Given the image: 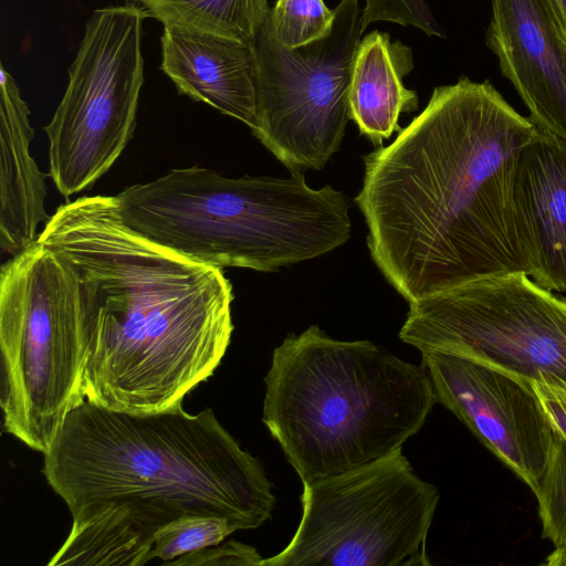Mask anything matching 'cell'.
<instances>
[{
  "label": "cell",
  "instance_id": "cell-1",
  "mask_svg": "<svg viewBox=\"0 0 566 566\" xmlns=\"http://www.w3.org/2000/svg\"><path fill=\"white\" fill-rule=\"evenodd\" d=\"M536 125L485 80L439 86L388 146L365 155L355 198L367 247L409 303L525 272L514 216L518 159Z\"/></svg>",
  "mask_w": 566,
  "mask_h": 566
},
{
  "label": "cell",
  "instance_id": "cell-2",
  "mask_svg": "<svg viewBox=\"0 0 566 566\" xmlns=\"http://www.w3.org/2000/svg\"><path fill=\"white\" fill-rule=\"evenodd\" d=\"M39 242L74 271L91 335L88 402L148 413L182 405L212 376L233 332L222 269L154 243L122 220L115 196L60 206Z\"/></svg>",
  "mask_w": 566,
  "mask_h": 566
},
{
  "label": "cell",
  "instance_id": "cell-3",
  "mask_svg": "<svg viewBox=\"0 0 566 566\" xmlns=\"http://www.w3.org/2000/svg\"><path fill=\"white\" fill-rule=\"evenodd\" d=\"M43 460L46 482L71 515L115 503L155 533L182 515L253 530L275 504L261 463L210 408L137 413L85 400L66 415Z\"/></svg>",
  "mask_w": 566,
  "mask_h": 566
},
{
  "label": "cell",
  "instance_id": "cell-4",
  "mask_svg": "<svg viewBox=\"0 0 566 566\" xmlns=\"http://www.w3.org/2000/svg\"><path fill=\"white\" fill-rule=\"evenodd\" d=\"M264 380L262 420L303 483L401 450L437 401L422 365L317 325L284 338Z\"/></svg>",
  "mask_w": 566,
  "mask_h": 566
},
{
  "label": "cell",
  "instance_id": "cell-5",
  "mask_svg": "<svg viewBox=\"0 0 566 566\" xmlns=\"http://www.w3.org/2000/svg\"><path fill=\"white\" fill-rule=\"evenodd\" d=\"M123 222L139 235L216 268L261 272L322 256L350 238L349 202L303 172L290 178H228L193 166L172 169L115 196Z\"/></svg>",
  "mask_w": 566,
  "mask_h": 566
},
{
  "label": "cell",
  "instance_id": "cell-6",
  "mask_svg": "<svg viewBox=\"0 0 566 566\" xmlns=\"http://www.w3.org/2000/svg\"><path fill=\"white\" fill-rule=\"evenodd\" d=\"M91 336L70 264L41 242L0 272V406L6 431L44 453L86 400Z\"/></svg>",
  "mask_w": 566,
  "mask_h": 566
},
{
  "label": "cell",
  "instance_id": "cell-7",
  "mask_svg": "<svg viewBox=\"0 0 566 566\" xmlns=\"http://www.w3.org/2000/svg\"><path fill=\"white\" fill-rule=\"evenodd\" d=\"M439 501L402 449L353 471L303 483L302 518L287 546L261 566H427Z\"/></svg>",
  "mask_w": 566,
  "mask_h": 566
},
{
  "label": "cell",
  "instance_id": "cell-8",
  "mask_svg": "<svg viewBox=\"0 0 566 566\" xmlns=\"http://www.w3.org/2000/svg\"><path fill=\"white\" fill-rule=\"evenodd\" d=\"M399 337L421 353L566 386V296L525 272L475 279L409 303Z\"/></svg>",
  "mask_w": 566,
  "mask_h": 566
},
{
  "label": "cell",
  "instance_id": "cell-9",
  "mask_svg": "<svg viewBox=\"0 0 566 566\" xmlns=\"http://www.w3.org/2000/svg\"><path fill=\"white\" fill-rule=\"evenodd\" d=\"M135 2L93 11L51 122L50 177L65 198L91 187L133 136L144 83L143 24Z\"/></svg>",
  "mask_w": 566,
  "mask_h": 566
},
{
  "label": "cell",
  "instance_id": "cell-10",
  "mask_svg": "<svg viewBox=\"0 0 566 566\" xmlns=\"http://www.w3.org/2000/svg\"><path fill=\"white\" fill-rule=\"evenodd\" d=\"M363 33L358 0H342L331 32L302 46L282 45L266 19L258 33L259 127L252 134L291 172L321 170L340 148Z\"/></svg>",
  "mask_w": 566,
  "mask_h": 566
},
{
  "label": "cell",
  "instance_id": "cell-11",
  "mask_svg": "<svg viewBox=\"0 0 566 566\" xmlns=\"http://www.w3.org/2000/svg\"><path fill=\"white\" fill-rule=\"evenodd\" d=\"M422 366L437 401L535 493L549 460L555 429L533 381L441 352L422 353Z\"/></svg>",
  "mask_w": 566,
  "mask_h": 566
},
{
  "label": "cell",
  "instance_id": "cell-12",
  "mask_svg": "<svg viewBox=\"0 0 566 566\" xmlns=\"http://www.w3.org/2000/svg\"><path fill=\"white\" fill-rule=\"evenodd\" d=\"M486 45L530 112L566 142V31L548 0H491Z\"/></svg>",
  "mask_w": 566,
  "mask_h": 566
},
{
  "label": "cell",
  "instance_id": "cell-13",
  "mask_svg": "<svg viewBox=\"0 0 566 566\" xmlns=\"http://www.w3.org/2000/svg\"><path fill=\"white\" fill-rule=\"evenodd\" d=\"M513 199L528 276L566 292V142L536 126L518 159Z\"/></svg>",
  "mask_w": 566,
  "mask_h": 566
},
{
  "label": "cell",
  "instance_id": "cell-14",
  "mask_svg": "<svg viewBox=\"0 0 566 566\" xmlns=\"http://www.w3.org/2000/svg\"><path fill=\"white\" fill-rule=\"evenodd\" d=\"M161 71L181 94L259 127L258 66L253 43L165 25Z\"/></svg>",
  "mask_w": 566,
  "mask_h": 566
},
{
  "label": "cell",
  "instance_id": "cell-15",
  "mask_svg": "<svg viewBox=\"0 0 566 566\" xmlns=\"http://www.w3.org/2000/svg\"><path fill=\"white\" fill-rule=\"evenodd\" d=\"M0 247L14 255L34 244L45 211V175L30 154V111L12 75L0 65Z\"/></svg>",
  "mask_w": 566,
  "mask_h": 566
},
{
  "label": "cell",
  "instance_id": "cell-16",
  "mask_svg": "<svg viewBox=\"0 0 566 566\" xmlns=\"http://www.w3.org/2000/svg\"><path fill=\"white\" fill-rule=\"evenodd\" d=\"M412 67L411 49L392 42L387 32L373 31L360 40L352 69L349 116L376 146L401 130V113L418 108L416 92L402 83Z\"/></svg>",
  "mask_w": 566,
  "mask_h": 566
},
{
  "label": "cell",
  "instance_id": "cell-17",
  "mask_svg": "<svg viewBox=\"0 0 566 566\" xmlns=\"http://www.w3.org/2000/svg\"><path fill=\"white\" fill-rule=\"evenodd\" d=\"M72 520L71 532L50 566H142L153 559L155 532L122 505L98 504L77 512Z\"/></svg>",
  "mask_w": 566,
  "mask_h": 566
},
{
  "label": "cell",
  "instance_id": "cell-18",
  "mask_svg": "<svg viewBox=\"0 0 566 566\" xmlns=\"http://www.w3.org/2000/svg\"><path fill=\"white\" fill-rule=\"evenodd\" d=\"M163 25L253 43L269 12L268 0H133Z\"/></svg>",
  "mask_w": 566,
  "mask_h": 566
},
{
  "label": "cell",
  "instance_id": "cell-19",
  "mask_svg": "<svg viewBox=\"0 0 566 566\" xmlns=\"http://www.w3.org/2000/svg\"><path fill=\"white\" fill-rule=\"evenodd\" d=\"M235 531L226 517L182 515L158 528L151 556L167 565L186 554L218 545Z\"/></svg>",
  "mask_w": 566,
  "mask_h": 566
},
{
  "label": "cell",
  "instance_id": "cell-20",
  "mask_svg": "<svg viewBox=\"0 0 566 566\" xmlns=\"http://www.w3.org/2000/svg\"><path fill=\"white\" fill-rule=\"evenodd\" d=\"M335 20L324 0H276L266 21L273 36L294 49L326 36Z\"/></svg>",
  "mask_w": 566,
  "mask_h": 566
},
{
  "label": "cell",
  "instance_id": "cell-21",
  "mask_svg": "<svg viewBox=\"0 0 566 566\" xmlns=\"http://www.w3.org/2000/svg\"><path fill=\"white\" fill-rule=\"evenodd\" d=\"M554 429L549 460L534 494L542 521V536L559 547L566 545V437Z\"/></svg>",
  "mask_w": 566,
  "mask_h": 566
},
{
  "label": "cell",
  "instance_id": "cell-22",
  "mask_svg": "<svg viewBox=\"0 0 566 566\" xmlns=\"http://www.w3.org/2000/svg\"><path fill=\"white\" fill-rule=\"evenodd\" d=\"M375 21L413 25L428 35L443 34L423 0H366V7L361 10L363 31Z\"/></svg>",
  "mask_w": 566,
  "mask_h": 566
},
{
  "label": "cell",
  "instance_id": "cell-23",
  "mask_svg": "<svg viewBox=\"0 0 566 566\" xmlns=\"http://www.w3.org/2000/svg\"><path fill=\"white\" fill-rule=\"evenodd\" d=\"M263 558L252 546L228 541L180 556L167 565L175 566H261Z\"/></svg>",
  "mask_w": 566,
  "mask_h": 566
},
{
  "label": "cell",
  "instance_id": "cell-24",
  "mask_svg": "<svg viewBox=\"0 0 566 566\" xmlns=\"http://www.w3.org/2000/svg\"><path fill=\"white\" fill-rule=\"evenodd\" d=\"M553 426L566 437V386L533 381Z\"/></svg>",
  "mask_w": 566,
  "mask_h": 566
},
{
  "label": "cell",
  "instance_id": "cell-25",
  "mask_svg": "<svg viewBox=\"0 0 566 566\" xmlns=\"http://www.w3.org/2000/svg\"><path fill=\"white\" fill-rule=\"evenodd\" d=\"M544 564L548 566H566V545L556 547V549L546 557Z\"/></svg>",
  "mask_w": 566,
  "mask_h": 566
},
{
  "label": "cell",
  "instance_id": "cell-26",
  "mask_svg": "<svg viewBox=\"0 0 566 566\" xmlns=\"http://www.w3.org/2000/svg\"><path fill=\"white\" fill-rule=\"evenodd\" d=\"M566 31V0H548Z\"/></svg>",
  "mask_w": 566,
  "mask_h": 566
}]
</instances>
